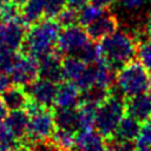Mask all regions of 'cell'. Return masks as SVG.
<instances>
[{
    "instance_id": "ac0fdd59",
    "label": "cell",
    "mask_w": 151,
    "mask_h": 151,
    "mask_svg": "<svg viewBox=\"0 0 151 151\" xmlns=\"http://www.w3.org/2000/svg\"><path fill=\"white\" fill-rule=\"evenodd\" d=\"M45 17V0H27L20 6V19L26 26L40 21Z\"/></svg>"
},
{
    "instance_id": "6da1fadb",
    "label": "cell",
    "mask_w": 151,
    "mask_h": 151,
    "mask_svg": "<svg viewBox=\"0 0 151 151\" xmlns=\"http://www.w3.org/2000/svg\"><path fill=\"white\" fill-rule=\"evenodd\" d=\"M60 33V26L55 19H45L33 24L26 32L22 44V53L40 59L54 51Z\"/></svg>"
},
{
    "instance_id": "d6a6232c",
    "label": "cell",
    "mask_w": 151,
    "mask_h": 151,
    "mask_svg": "<svg viewBox=\"0 0 151 151\" xmlns=\"http://www.w3.org/2000/svg\"><path fill=\"white\" fill-rule=\"evenodd\" d=\"M11 84H12V80H11L9 76H8L7 73L0 72V94H1L5 90H7V88L11 86Z\"/></svg>"
},
{
    "instance_id": "4fadbf2b",
    "label": "cell",
    "mask_w": 151,
    "mask_h": 151,
    "mask_svg": "<svg viewBox=\"0 0 151 151\" xmlns=\"http://www.w3.org/2000/svg\"><path fill=\"white\" fill-rule=\"evenodd\" d=\"M117 28H118L117 18L112 13L104 11V13L97 20H94L92 24L86 26V32L91 40L97 41L112 34L113 32L117 31Z\"/></svg>"
},
{
    "instance_id": "83f0119b",
    "label": "cell",
    "mask_w": 151,
    "mask_h": 151,
    "mask_svg": "<svg viewBox=\"0 0 151 151\" xmlns=\"http://www.w3.org/2000/svg\"><path fill=\"white\" fill-rule=\"evenodd\" d=\"M137 55L139 59V63L149 71L151 72V40H146L140 42L138 50H137Z\"/></svg>"
},
{
    "instance_id": "ffe728a7",
    "label": "cell",
    "mask_w": 151,
    "mask_h": 151,
    "mask_svg": "<svg viewBox=\"0 0 151 151\" xmlns=\"http://www.w3.org/2000/svg\"><path fill=\"white\" fill-rule=\"evenodd\" d=\"M98 105L91 101L81 100L77 106L78 114V129L81 130H93L96 126V117H97Z\"/></svg>"
},
{
    "instance_id": "52a82bcc",
    "label": "cell",
    "mask_w": 151,
    "mask_h": 151,
    "mask_svg": "<svg viewBox=\"0 0 151 151\" xmlns=\"http://www.w3.org/2000/svg\"><path fill=\"white\" fill-rule=\"evenodd\" d=\"M12 84L18 86H28L39 76L38 59L29 57L25 53H18L17 59L8 73Z\"/></svg>"
},
{
    "instance_id": "836d02e7",
    "label": "cell",
    "mask_w": 151,
    "mask_h": 151,
    "mask_svg": "<svg viewBox=\"0 0 151 151\" xmlns=\"http://www.w3.org/2000/svg\"><path fill=\"white\" fill-rule=\"evenodd\" d=\"M90 0H67V5L72 8H76V9H79L81 8L84 5L88 4Z\"/></svg>"
},
{
    "instance_id": "2e32d148",
    "label": "cell",
    "mask_w": 151,
    "mask_h": 151,
    "mask_svg": "<svg viewBox=\"0 0 151 151\" xmlns=\"http://www.w3.org/2000/svg\"><path fill=\"white\" fill-rule=\"evenodd\" d=\"M142 124L143 123H140L132 116L125 114L123 117V119L120 120V123L111 139H114L116 142H132L133 143L139 133Z\"/></svg>"
},
{
    "instance_id": "4dcf8cb0",
    "label": "cell",
    "mask_w": 151,
    "mask_h": 151,
    "mask_svg": "<svg viewBox=\"0 0 151 151\" xmlns=\"http://www.w3.org/2000/svg\"><path fill=\"white\" fill-rule=\"evenodd\" d=\"M18 142L19 140L9 130V127L6 125V123L1 122L0 123V144L13 147L14 145H18Z\"/></svg>"
},
{
    "instance_id": "5bb4252c",
    "label": "cell",
    "mask_w": 151,
    "mask_h": 151,
    "mask_svg": "<svg viewBox=\"0 0 151 151\" xmlns=\"http://www.w3.org/2000/svg\"><path fill=\"white\" fill-rule=\"evenodd\" d=\"M107 145L105 137L98 131L81 130L76 134V150L77 151H106Z\"/></svg>"
},
{
    "instance_id": "9c48e42d",
    "label": "cell",
    "mask_w": 151,
    "mask_h": 151,
    "mask_svg": "<svg viewBox=\"0 0 151 151\" xmlns=\"http://www.w3.org/2000/svg\"><path fill=\"white\" fill-rule=\"evenodd\" d=\"M27 93L33 104L51 109L54 105L57 84L45 78H37L27 86Z\"/></svg>"
},
{
    "instance_id": "277c9868",
    "label": "cell",
    "mask_w": 151,
    "mask_h": 151,
    "mask_svg": "<svg viewBox=\"0 0 151 151\" xmlns=\"http://www.w3.org/2000/svg\"><path fill=\"white\" fill-rule=\"evenodd\" d=\"M116 84L119 92L129 98L149 91L150 74L139 61L132 60L116 72Z\"/></svg>"
},
{
    "instance_id": "f1b7e54d",
    "label": "cell",
    "mask_w": 151,
    "mask_h": 151,
    "mask_svg": "<svg viewBox=\"0 0 151 151\" xmlns=\"http://www.w3.org/2000/svg\"><path fill=\"white\" fill-rule=\"evenodd\" d=\"M136 146L151 149V120L142 124L139 133L136 138Z\"/></svg>"
},
{
    "instance_id": "5b68a950",
    "label": "cell",
    "mask_w": 151,
    "mask_h": 151,
    "mask_svg": "<svg viewBox=\"0 0 151 151\" xmlns=\"http://www.w3.org/2000/svg\"><path fill=\"white\" fill-rule=\"evenodd\" d=\"M26 110L28 112L27 137L34 142H45L50 139L55 130L54 114L51 109L35 105L31 101Z\"/></svg>"
},
{
    "instance_id": "8fae6325",
    "label": "cell",
    "mask_w": 151,
    "mask_h": 151,
    "mask_svg": "<svg viewBox=\"0 0 151 151\" xmlns=\"http://www.w3.org/2000/svg\"><path fill=\"white\" fill-rule=\"evenodd\" d=\"M38 63H39V76L41 78L51 80L55 84H59L64 80L63 60L55 51H52L51 53L40 58Z\"/></svg>"
},
{
    "instance_id": "7c38bea8",
    "label": "cell",
    "mask_w": 151,
    "mask_h": 151,
    "mask_svg": "<svg viewBox=\"0 0 151 151\" xmlns=\"http://www.w3.org/2000/svg\"><path fill=\"white\" fill-rule=\"evenodd\" d=\"M81 100V91L71 81H61L57 85L54 106L57 109H73Z\"/></svg>"
},
{
    "instance_id": "d4e9b609",
    "label": "cell",
    "mask_w": 151,
    "mask_h": 151,
    "mask_svg": "<svg viewBox=\"0 0 151 151\" xmlns=\"http://www.w3.org/2000/svg\"><path fill=\"white\" fill-rule=\"evenodd\" d=\"M55 21L59 24L60 27L65 28V27H70V26H74L78 24V9L72 8V7H65L57 17H55Z\"/></svg>"
},
{
    "instance_id": "7402d4cb",
    "label": "cell",
    "mask_w": 151,
    "mask_h": 151,
    "mask_svg": "<svg viewBox=\"0 0 151 151\" xmlns=\"http://www.w3.org/2000/svg\"><path fill=\"white\" fill-rule=\"evenodd\" d=\"M54 114V122L55 127L74 131L78 129V114H77V107L73 109H57Z\"/></svg>"
},
{
    "instance_id": "484cf974",
    "label": "cell",
    "mask_w": 151,
    "mask_h": 151,
    "mask_svg": "<svg viewBox=\"0 0 151 151\" xmlns=\"http://www.w3.org/2000/svg\"><path fill=\"white\" fill-rule=\"evenodd\" d=\"M20 19V6L13 1H9L0 6V21L11 22Z\"/></svg>"
},
{
    "instance_id": "7bdbcfd3",
    "label": "cell",
    "mask_w": 151,
    "mask_h": 151,
    "mask_svg": "<svg viewBox=\"0 0 151 151\" xmlns=\"http://www.w3.org/2000/svg\"><path fill=\"white\" fill-rule=\"evenodd\" d=\"M106 151H116V150H114L112 146H110V147H107V149H106Z\"/></svg>"
},
{
    "instance_id": "b9f144b4",
    "label": "cell",
    "mask_w": 151,
    "mask_h": 151,
    "mask_svg": "<svg viewBox=\"0 0 151 151\" xmlns=\"http://www.w3.org/2000/svg\"><path fill=\"white\" fill-rule=\"evenodd\" d=\"M9 1H12V0H0V6H2V5H5V4H7V2H9Z\"/></svg>"
},
{
    "instance_id": "9a60e30c",
    "label": "cell",
    "mask_w": 151,
    "mask_h": 151,
    "mask_svg": "<svg viewBox=\"0 0 151 151\" xmlns=\"http://www.w3.org/2000/svg\"><path fill=\"white\" fill-rule=\"evenodd\" d=\"M1 98L8 111L26 110L31 104L29 96L22 86L11 85L7 90L1 93Z\"/></svg>"
},
{
    "instance_id": "3957f363",
    "label": "cell",
    "mask_w": 151,
    "mask_h": 151,
    "mask_svg": "<svg viewBox=\"0 0 151 151\" xmlns=\"http://www.w3.org/2000/svg\"><path fill=\"white\" fill-rule=\"evenodd\" d=\"M126 114L125 99L122 93L110 92V94L98 105L96 117V130L106 139H111Z\"/></svg>"
},
{
    "instance_id": "8d00e7d4",
    "label": "cell",
    "mask_w": 151,
    "mask_h": 151,
    "mask_svg": "<svg viewBox=\"0 0 151 151\" xmlns=\"http://www.w3.org/2000/svg\"><path fill=\"white\" fill-rule=\"evenodd\" d=\"M7 114H8V110H7V107H6L2 98L0 97V123L5 120V118H6Z\"/></svg>"
},
{
    "instance_id": "cb8c5ba5",
    "label": "cell",
    "mask_w": 151,
    "mask_h": 151,
    "mask_svg": "<svg viewBox=\"0 0 151 151\" xmlns=\"http://www.w3.org/2000/svg\"><path fill=\"white\" fill-rule=\"evenodd\" d=\"M79 58H81L87 65H93L97 64L101 60V53H100V47L99 44H96L93 40L83 48V51L78 54Z\"/></svg>"
},
{
    "instance_id": "1f68e13d",
    "label": "cell",
    "mask_w": 151,
    "mask_h": 151,
    "mask_svg": "<svg viewBox=\"0 0 151 151\" xmlns=\"http://www.w3.org/2000/svg\"><path fill=\"white\" fill-rule=\"evenodd\" d=\"M120 7H123L124 9L129 11V12H133V11H138L140 9L144 4L146 2V0H116Z\"/></svg>"
},
{
    "instance_id": "44dd1931",
    "label": "cell",
    "mask_w": 151,
    "mask_h": 151,
    "mask_svg": "<svg viewBox=\"0 0 151 151\" xmlns=\"http://www.w3.org/2000/svg\"><path fill=\"white\" fill-rule=\"evenodd\" d=\"M50 142L55 151H73L76 149V133L74 131L55 127Z\"/></svg>"
},
{
    "instance_id": "4316f807",
    "label": "cell",
    "mask_w": 151,
    "mask_h": 151,
    "mask_svg": "<svg viewBox=\"0 0 151 151\" xmlns=\"http://www.w3.org/2000/svg\"><path fill=\"white\" fill-rule=\"evenodd\" d=\"M18 53L19 52H14V51L0 47V72L7 73V74L9 73V71L17 59Z\"/></svg>"
},
{
    "instance_id": "ba28073f",
    "label": "cell",
    "mask_w": 151,
    "mask_h": 151,
    "mask_svg": "<svg viewBox=\"0 0 151 151\" xmlns=\"http://www.w3.org/2000/svg\"><path fill=\"white\" fill-rule=\"evenodd\" d=\"M26 32V25L21 21V19L11 22H1L0 47L19 52V50L22 47Z\"/></svg>"
},
{
    "instance_id": "f546056e",
    "label": "cell",
    "mask_w": 151,
    "mask_h": 151,
    "mask_svg": "<svg viewBox=\"0 0 151 151\" xmlns=\"http://www.w3.org/2000/svg\"><path fill=\"white\" fill-rule=\"evenodd\" d=\"M67 0H45V18L55 19V17L66 7Z\"/></svg>"
},
{
    "instance_id": "e575fe53",
    "label": "cell",
    "mask_w": 151,
    "mask_h": 151,
    "mask_svg": "<svg viewBox=\"0 0 151 151\" xmlns=\"http://www.w3.org/2000/svg\"><path fill=\"white\" fill-rule=\"evenodd\" d=\"M114 1H116V0H91L92 4L99 6V7L104 8V9H105V8H109L110 6H112V5L114 4Z\"/></svg>"
},
{
    "instance_id": "f35d334b",
    "label": "cell",
    "mask_w": 151,
    "mask_h": 151,
    "mask_svg": "<svg viewBox=\"0 0 151 151\" xmlns=\"http://www.w3.org/2000/svg\"><path fill=\"white\" fill-rule=\"evenodd\" d=\"M0 151H13V147L7 146V145H2V144H0Z\"/></svg>"
},
{
    "instance_id": "8992f818",
    "label": "cell",
    "mask_w": 151,
    "mask_h": 151,
    "mask_svg": "<svg viewBox=\"0 0 151 151\" xmlns=\"http://www.w3.org/2000/svg\"><path fill=\"white\" fill-rule=\"evenodd\" d=\"M90 37L81 26L74 25L65 27L59 33L57 48L59 53L67 55H78L83 48L90 42Z\"/></svg>"
},
{
    "instance_id": "ab89813d",
    "label": "cell",
    "mask_w": 151,
    "mask_h": 151,
    "mask_svg": "<svg viewBox=\"0 0 151 151\" xmlns=\"http://www.w3.org/2000/svg\"><path fill=\"white\" fill-rule=\"evenodd\" d=\"M132 151H151V149H146V147H136V149H133Z\"/></svg>"
},
{
    "instance_id": "60d3db41",
    "label": "cell",
    "mask_w": 151,
    "mask_h": 151,
    "mask_svg": "<svg viewBox=\"0 0 151 151\" xmlns=\"http://www.w3.org/2000/svg\"><path fill=\"white\" fill-rule=\"evenodd\" d=\"M12 1H13V2H15V4H17V5H19V6H22L27 0H12Z\"/></svg>"
},
{
    "instance_id": "7a4b0ae2",
    "label": "cell",
    "mask_w": 151,
    "mask_h": 151,
    "mask_svg": "<svg viewBox=\"0 0 151 151\" xmlns=\"http://www.w3.org/2000/svg\"><path fill=\"white\" fill-rule=\"evenodd\" d=\"M101 60L109 64L116 72L129 64L137 55V41L125 31H116L99 42Z\"/></svg>"
},
{
    "instance_id": "30bf717a",
    "label": "cell",
    "mask_w": 151,
    "mask_h": 151,
    "mask_svg": "<svg viewBox=\"0 0 151 151\" xmlns=\"http://www.w3.org/2000/svg\"><path fill=\"white\" fill-rule=\"evenodd\" d=\"M126 114L132 116L140 123L151 120V91L129 97L125 99Z\"/></svg>"
},
{
    "instance_id": "603a6c76",
    "label": "cell",
    "mask_w": 151,
    "mask_h": 151,
    "mask_svg": "<svg viewBox=\"0 0 151 151\" xmlns=\"http://www.w3.org/2000/svg\"><path fill=\"white\" fill-rule=\"evenodd\" d=\"M104 13V8L94 5V4H86L81 8L78 9V24L80 26H88L94 20H97Z\"/></svg>"
},
{
    "instance_id": "74e56055",
    "label": "cell",
    "mask_w": 151,
    "mask_h": 151,
    "mask_svg": "<svg viewBox=\"0 0 151 151\" xmlns=\"http://www.w3.org/2000/svg\"><path fill=\"white\" fill-rule=\"evenodd\" d=\"M13 151H34V150L27 144H21V145H17V147Z\"/></svg>"
},
{
    "instance_id": "d590c367",
    "label": "cell",
    "mask_w": 151,
    "mask_h": 151,
    "mask_svg": "<svg viewBox=\"0 0 151 151\" xmlns=\"http://www.w3.org/2000/svg\"><path fill=\"white\" fill-rule=\"evenodd\" d=\"M144 32H145V35H146V38H147L149 40H151V12L149 13V15H147V18H146Z\"/></svg>"
},
{
    "instance_id": "e0dca14e",
    "label": "cell",
    "mask_w": 151,
    "mask_h": 151,
    "mask_svg": "<svg viewBox=\"0 0 151 151\" xmlns=\"http://www.w3.org/2000/svg\"><path fill=\"white\" fill-rule=\"evenodd\" d=\"M6 125L13 132L18 140L27 137L28 131V112L27 110H18V111H9L6 116L5 120Z\"/></svg>"
},
{
    "instance_id": "d6986e66",
    "label": "cell",
    "mask_w": 151,
    "mask_h": 151,
    "mask_svg": "<svg viewBox=\"0 0 151 151\" xmlns=\"http://www.w3.org/2000/svg\"><path fill=\"white\" fill-rule=\"evenodd\" d=\"M87 64L78 55H68L63 60L64 80L76 84L87 68Z\"/></svg>"
}]
</instances>
